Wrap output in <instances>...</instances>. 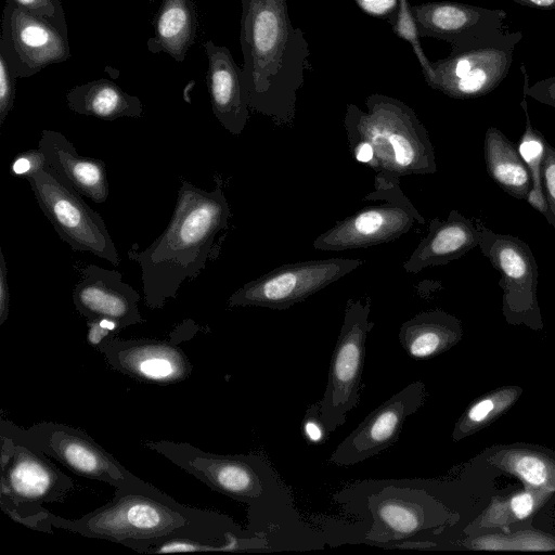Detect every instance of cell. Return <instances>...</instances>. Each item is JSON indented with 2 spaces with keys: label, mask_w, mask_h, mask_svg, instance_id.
Segmentation results:
<instances>
[{
  "label": "cell",
  "mask_w": 555,
  "mask_h": 555,
  "mask_svg": "<svg viewBox=\"0 0 555 555\" xmlns=\"http://www.w3.org/2000/svg\"><path fill=\"white\" fill-rule=\"evenodd\" d=\"M518 4L526 5L529 8L554 10L555 0H512Z\"/></svg>",
  "instance_id": "b9f144b4"
},
{
  "label": "cell",
  "mask_w": 555,
  "mask_h": 555,
  "mask_svg": "<svg viewBox=\"0 0 555 555\" xmlns=\"http://www.w3.org/2000/svg\"><path fill=\"white\" fill-rule=\"evenodd\" d=\"M365 107L347 104L344 126L348 142L364 141L372 146L374 190L390 189L408 176L437 171L429 133L409 105L374 93L366 98Z\"/></svg>",
  "instance_id": "277c9868"
},
{
  "label": "cell",
  "mask_w": 555,
  "mask_h": 555,
  "mask_svg": "<svg viewBox=\"0 0 555 555\" xmlns=\"http://www.w3.org/2000/svg\"><path fill=\"white\" fill-rule=\"evenodd\" d=\"M1 509L14 521L22 524L33 530L52 532L51 512L42 505L22 504L0 496Z\"/></svg>",
  "instance_id": "4dcf8cb0"
},
{
  "label": "cell",
  "mask_w": 555,
  "mask_h": 555,
  "mask_svg": "<svg viewBox=\"0 0 555 555\" xmlns=\"http://www.w3.org/2000/svg\"><path fill=\"white\" fill-rule=\"evenodd\" d=\"M474 548L487 550H551L555 543L546 538L532 533L514 534L512 539L499 535L485 537L473 543Z\"/></svg>",
  "instance_id": "1f68e13d"
},
{
  "label": "cell",
  "mask_w": 555,
  "mask_h": 555,
  "mask_svg": "<svg viewBox=\"0 0 555 555\" xmlns=\"http://www.w3.org/2000/svg\"><path fill=\"white\" fill-rule=\"evenodd\" d=\"M425 395V385L421 380L395 393L337 446L330 462L339 466L354 465L392 446L398 440L404 421L424 403Z\"/></svg>",
  "instance_id": "2e32d148"
},
{
  "label": "cell",
  "mask_w": 555,
  "mask_h": 555,
  "mask_svg": "<svg viewBox=\"0 0 555 555\" xmlns=\"http://www.w3.org/2000/svg\"><path fill=\"white\" fill-rule=\"evenodd\" d=\"M38 149L51 170L64 182L98 204L108 197L105 163L98 158L81 156L64 134L43 130Z\"/></svg>",
  "instance_id": "44dd1931"
},
{
  "label": "cell",
  "mask_w": 555,
  "mask_h": 555,
  "mask_svg": "<svg viewBox=\"0 0 555 555\" xmlns=\"http://www.w3.org/2000/svg\"><path fill=\"white\" fill-rule=\"evenodd\" d=\"M25 179L43 215L73 250L92 253L115 266L120 263L103 218L48 163Z\"/></svg>",
  "instance_id": "52a82bcc"
},
{
  "label": "cell",
  "mask_w": 555,
  "mask_h": 555,
  "mask_svg": "<svg viewBox=\"0 0 555 555\" xmlns=\"http://www.w3.org/2000/svg\"><path fill=\"white\" fill-rule=\"evenodd\" d=\"M481 253L500 273L503 291V313L512 324L542 326L538 304V263L530 246L521 238L495 233L477 225Z\"/></svg>",
  "instance_id": "8fae6325"
},
{
  "label": "cell",
  "mask_w": 555,
  "mask_h": 555,
  "mask_svg": "<svg viewBox=\"0 0 555 555\" xmlns=\"http://www.w3.org/2000/svg\"><path fill=\"white\" fill-rule=\"evenodd\" d=\"M54 528L119 543L140 553L171 538H188L186 552H225L236 530L228 517L188 507L141 478L116 488L111 501L78 519L51 514Z\"/></svg>",
  "instance_id": "6da1fadb"
},
{
  "label": "cell",
  "mask_w": 555,
  "mask_h": 555,
  "mask_svg": "<svg viewBox=\"0 0 555 555\" xmlns=\"http://www.w3.org/2000/svg\"><path fill=\"white\" fill-rule=\"evenodd\" d=\"M461 337L460 320L440 309L414 315L399 331L401 347L414 360L436 357L454 346Z\"/></svg>",
  "instance_id": "603a6c76"
},
{
  "label": "cell",
  "mask_w": 555,
  "mask_h": 555,
  "mask_svg": "<svg viewBox=\"0 0 555 555\" xmlns=\"http://www.w3.org/2000/svg\"><path fill=\"white\" fill-rule=\"evenodd\" d=\"M0 52L17 78H29L72 55L68 34L8 1L2 12Z\"/></svg>",
  "instance_id": "4fadbf2b"
},
{
  "label": "cell",
  "mask_w": 555,
  "mask_h": 555,
  "mask_svg": "<svg viewBox=\"0 0 555 555\" xmlns=\"http://www.w3.org/2000/svg\"><path fill=\"white\" fill-rule=\"evenodd\" d=\"M420 37L447 41L452 49L499 33L506 12L453 1H433L411 7Z\"/></svg>",
  "instance_id": "e0dca14e"
},
{
  "label": "cell",
  "mask_w": 555,
  "mask_h": 555,
  "mask_svg": "<svg viewBox=\"0 0 555 555\" xmlns=\"http://www.w3.org/2000/svg\"><path fill=\"white\" fill-rule=\"evenodd\" d=\"M429 503L425 493L415 490L384 489L370 500L374 521L367 539L388 542L415 535L431 525Z\"/></svg>",
  "instance_id": "ffe728a7"
},
{
  "label": "cell",
  "mask_w": 555,
  "mask_h": 555,
  "mask_svg": "<svg viewBox=\"0 0 555 555\" xmlns=\"http://www.w3.org/2000/svg\"><path fill=\"white\" fill-rule=\"evenodd\" d=\"M527 95L535 101L555 107V76L541 79L526 88Z\"/></svg>",
  "instance_id": "ab89813d"
},
{
  "label": "cell",
  "mask_w": 555,
  "mask_h": 555,
  "mask_svg": "<svg viewBox=\"0 0 555 555\" xmlns=\"http://www.w3.org/2000/svg\"><path fill=\"white\" fill-rule=\"evenodd\" d=\"M521 72L524 74V98L520 105L526 116V126L524 134L517 144V150L521 158L524 159L525 164L527 165L532 180V188L526 201L532 208H534L537 211H539L546 218L548 208L542 188L541 168L546 152L547 141L545 140L542 132L534 129L533 126L531 125L528 112V104L526 101L528 96L526 88L529 85V77L524 64H521Z\"/></svg>",
  "instance_id": "4316f807"
},
{
  "label": "cell",
  "mask_w": 555,
  "mask_h": 555,
  "mask_svg": "<svg viewBox=\"0 0 555 555\" xmlns=\"http://www.w3.org/2000/svg\"><path fill=\"white\" fill-rule=\"evenodd\" d=\"M243 87L249 109L276 125L292 124L298 91L311 69L304 31L294 27L286 0H242Z\"/></svg>",
  "instance_id": "7a4b0ae2"
},
{
  "label": "cell",
  "mask_w": 555,
  "mask_h": 555,
  "mask_svg": "<svg viewBox=\"0 0 555 555\" xmlns=\"http://www.w3.org/2000/svg\"><path fill=\"white\" fill-rule=\"evenodd\" d=\"M204 48L208 61L206 82L212 113L230 133L238 135L249 117L242 68L227 47L207 40Z\"/></svg>",
  "instance_id": "d6986e66"
},
{
  "label": "cell",
  "mask_w": 555,
  "mask_h": 555,
  "mask_svg": "<svg viewBox=\"0 0 555 555\" xmlns=\"http://www.w3.org/2000/svg\"><path fill=\"white\" fill-rule=\"evenodd\" d=\"M150 2H153L154 0H149Z\"/></svg>",
  "instance_id": "7bdbcfd3"
},
{
  "label": "cell",
  "mask_w": 555,
  "mask_h": 555,
  "mask_svg": "<svg viewBox=\"0 0 555 555\" xmlns=\"http://www.w3.org/2000/svg\"><path fill=\"white\" fill-rule=\"evenodd\" d=\"M16 79L7 57L0 52V127L13 108Z\"/></svg>",
  "instance_id": "e575fe53"
},
{
  "label": "cell",
  "mask_w": 555,
  "mask_h": 555,
  "mask_svg": "<svg viewBox=\"0 0 555 555\" xmlns=\"http://www.w3.org/2000/svg\"><path fill=\"white\" fill-rule=\"evenodd\" d=\"M302 431L310 444H321L327 440L330 433L320 415V401L307 409L302 421Z\"/></svg>",
  "instance_id": "d590c367"
},
{
  "label": "cell",
  "mask_w": 555,
  "mask_h": 555,
  "mask_svg": "<svg viewBox=\"0 0 555 555\" xmlns=\"http://www.w3.org/2000/svg\"><path fill=\"white\" fill-rule=\"evenodd\" d=\"M389 24L391 25L392 31L396 36L408 41L412 47V50L421 65L424 78L428 83L434 76L431 61L427 59L421 46L420 33L408 0H399L398 12Z\"/></svg>",
  "instance_id": "f1b7e54d"
},
{
  "label": "cell",
  "mask_w": 555,
  "mask_h": 555,
  "mask_svg": "<svg viewBox=\"0 0 555 555\" xmlns=\"http://www.w3.org/2000/svg\"><path fill=\"white\" fill-rule=\"evenodd\" d=\"M47 164L43 154L39 149L29 150L14 158L11 165V172L15 176L26 178Z\"/></svg>",
  "instance_id": "8d00e7d4"
},
{
  "label": "cell",
  "mask_w": 555,
  "mask_h": 555,
  "mask_svg": "<svg viewBox=\"0 0 555 555\" xmlns=\"http://www.w3.org/2000/svg\"><path fill=\"white\" fill-rule=\"evenodd\" d=\"M189 337L180 328L169 339H121L112 335L98 349L115 371L141 383L166 386L192 374L193 365L179 347Z\"/></svg>",
  "instance_id": "9a60e30c"
},
{
  "label": "cell",
  "mask_w": 555,
  "mask_h": 555,
  "mask_svg": "<svg viewBox=\"0 0 555 555\" xmlns=\"http://www.w3.org/2000/svg\"><path fill=\"white\" fill-rule=\"evenodd\" d=\"M0 496L31 505L62 502L74 481L49 455L0 434Z\"/></svg>",
  "instance_id": "5bb4252c"
},
{
  "label": "cell",
  "mask_w": 555,
  "mask_h": 555,
  "mask_svg": "<svg viewBox=\"0 0 555 555\" xmlns=\"http://www.w3.org/2000/svg\"><path fill=\"white\" fill-rule=\"evenodd\" d=\"M34 15L47 18L64 33L68 34L65 14L61 0H5Z\"/></svg>",
  "instance_id": "d6a6232c"
},
{
  "label": "cell",
  "mask_w": 555,
  "mask_h": 555,
  "mask_svg": "<svg viewBox=\"0 0 555 555\" xmlns=\"http://www.w3.org/2000/svg\"><path fill=\"white\" fill-rule=\"evenodd\" d=\"M478 245V227L452 209L446 220L430 221L427 235L404 261L403 270L415 274L428 267L447 264Z\"/></svg>",
  "instance_id": "7402d4cb"
},
{
  "label": "cell",
  "mask_w": 555,
  "mask_h": 555,
  "mask_svg": "<svg viewBox=\"0 0 555 555\" xmlns=\"http://www.w3.org/2000/svg\"><path fill=\"white\" fill-rule=\"evenodd\" d=\"M512 402V392L495 393L475 402L463 415L454 429V438L459 439L479 428Z\"/></svg>",
  "instance_id": "f546056e"
},
{
  "label": "cell",
  "mask_w": 555,
  "mask_h": 555,
  "mask_svg": "<svg viewBox=\"0 0 555 555\" xmlns=\"http://www.w3.org/2000/svg\"><path fill=\"white\" fill-rule=\"evenodd\" d=\"M363 260L330 258L286 263L245 283L229 298V307L286 310L351 273Z\"/></svg>",
  "instance_id": "30bf717a"
},
{
  "label": "cell",
  "mask_w": 555,
  "mask_h": 555,
  "mask_svg": "<svg viewBox=\"0 0 555 555\" xmlns=\"http://www.w3.org/2000/svg\"><path fill=\"white\" fill-rule=\"evenodd\" d=\"M362 202L367 204L320 234L313 247L324 251L366 248L397 240L415 224H425L400 184L373 190Z\"/></svg>",
  "instance_id": "9c48e42d"
},
{
  "label": "cell",
  "mask_w": 555,
  "mask_h": 555,
  "mask_svg": "<svg viewBox=\"0 0 555 555\" xmlns=\"http://www.w3.org/2000/svg\"><path fill=\"white\" fill-rule=\"evenodd\" d=\"M520 31L503 29L451 50L442 60L431 62L430 88L453 99H474L488 94L506 78Z\"/></svg>",
  "instance_id": "8992f818"
},
{
  "label": "cell",
  "mask_w": 555,
  "mask_h": 555,
  "mask_svg": "<svg viewBox=\"0 0 555 555\" xmlns=\"http://www.w3.org/2000/svg\"><path fill=\"white\" fill-rule=\"evenodd\" d=\"M231 210L220 182L206 191L181 180L171 219L145 249L133 243L130 260L141 268L145 305L154 310L176 298L186 279H195L211 256L217 235L228 228Z\"/></svg>",
  "instance_id": "3957f363"
},
{
  "label": "cell",
  "mask_w": 555,
  "mask_h": 555,
  "mask_svg": "<svg viewBox=\"0 0 555 555\" xmlns=\"http://www.w3.org/2000/svg\"><path fill=\"white\" fill-rule=\"evenodd\" d=\"M154 34L147 50L164 52L181 63L185 60L197 31V14L192 0H162L154 18Z\"/></svg>",
  "instance_id": "cb8c5ba5"
},
{
  "label": "cell",
  "mask_w": 555,
  "mask_h": 555,
  "mask_svg": "<svg viewBox=\"0 0 555 555\" xmlns=\"http://www.w3.org/2000/svg\"><path fill=\"white\" fill-rule=\"evenodd\" d=\"M358 7L366 14L387 20L388 23L396 16L399 0H354Z\"/></svg>",
  "instance_id": "74e56055"
},
{
  "label": "cell",
  "mask_w": 555,
  "mask_h": 555,
  "mask_svg": "<svg viewBox=\"0 0 555 555\" xmlns=\"http://www.w3.org/2000/svg\"><path fill=\"white\" fill-rule=\"evenodd\" d=\"M76 310L89 321L107 320L119 330L142 323L139 293L115 270L89 264L73 292Z\"/></svg>",
  "instance_id": "ac0fdd59"
},
{
  "label": "cell",
  "mask_w": 555,
  "mask_h": 555,
  "mask_svg": "<svg viewBox=\"0 0 555 555\" xmlns=\"http://www.w3.org/2000/svg\"><path fill=\"white\" fill-rule=\"evenodd\" d=\"M483 155L489 177L512 197L526 199L532 180L517 145L498 128L489 127L485 134Z\"/></svg>",
  "instance_id": "484cf974"
},
{
  "label": "cell",
  "mask_w": 555,
  "mask_h": 555,
  "mask_svg": "<svg viewBox=\"0 0 555 555\" xmlns=\"http://www.w3.org/2000/svg\"><path fill=\"white\" fill-rule=\"evenodd\" d=\"M145 447L233 500L248 504L262 500L261 468L253 456L215 454L188 442L169 440L146 441Z\"/></svg>",
  "instance_id": "7c38bea8"
},
{
  "label": "cell",
  "mask_w": 555,
  "mask_h": 555,
  "mask_svg": "<svg viewBox=\"0 0 555 555\" xmlns=\"http://www.w3.org/2000/svg\"><path fill=\"white\" fill-rule=\"evenodd\" d=\"M371 298L348 299L328 370L327 385L320 400V415L330 434L346 422L359 402L370 320Z\"/></svg>",
  "instance_id": "ba28073f"
},
{
  "label": "cell",
  "mask_w": 555,
  "mask_h": 555,
  "mask_svg": "<svg viewBox=\"0 0 555 555\" xmlns=\"http://www.w3.org/2000/svg\"><path fill=\"white\" fill-rule=\"evenodd\" d=\"M0 434L11 438L15 443L46 453L83 478L106 482L115 488L140 479L86 431L66 424L40 422L22 428L11 421L1 418Z\"/></svg>",
  "instance_id": "5b68a950"
},
{
  "label": "cell",
  "mask_w": 555,
  "mask_h": 555,
  "mask_svg": "<svg viewBox=\"0 0 555 555\" xmlns=\"http://www.w3.org/2000/svg\"><path fill=\"white\" fill-rule=\"evenodd\" d=\"M537 502H540V500L534 493L530 491L520 492L511 498L508 509L516 519H525L533 513Z\"/></svg>",
  "instance_id": "f35d334b"
},
{
  "label": "cell",
  "mask_w": 555,
  "mask_h": 555,
  "mask_svg": "<svg viewBox=\"0 0 555 555\" xmlns=\"http://www.w3.org/2000/svg\"><path fill=\"white\" fill-rule=\"evenodd\" d=\"M66 103L77 114L104 120L139 118L143 112L138 96L125 92L114 81L105 78L75 86L66 93Z\"/></svg>",
  "instance_id": "d4e9b609"
},
{
  "label": "cell",
  "mask_w": 555,
  "mask_h": 555,
  "mask_svg": "<svg viewBox=\"0 0 555 555\" xmlns=\"http://www.w3.org/2000/svg\"><path fill=\"white\" fill-rule=\"evenodd\" d=\"M542 188L547 204L546 221L555 230V146L548 142L541 168Z\"/></svg>",
  "instance_id": "836d02e7"
},
{
  "label": "cell",
  "mask_w": 555,
  "mask_h": 555,
  "mask_svg": "<svg viewBox=\"0 0 555 555\" xmlns=\"http://www.w3.org/2000/svg\"><path fill=\"white\" fill-rule=\"evenodd\" d=\"M10 310V292L8 283V268L5 259L0 249V325H2L8 317Z\"/></svg>",
  "instance_id": "60d3db41"
},
{
  "label": "cell",
  "mask_w": 555,
  "mask_h": 555,
  "mask_svg": "<svg viewBox=\"0 0 555 555\" xmlns=\"http://www.w3.org/2000/svg\"><path fill=\"white\" fill-rule=\"evenodd\" d=\"M505 470L541 492L555 491V464L530 451L512 450L500 460Z\"/></svg>",
  "instance_id": "83f0119b"
}]
</instances>
